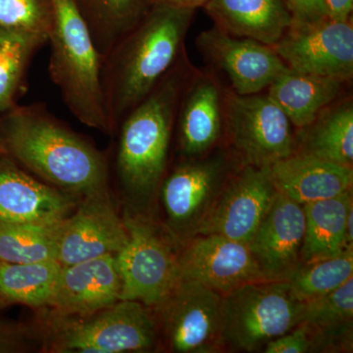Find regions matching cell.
Here are the masks:
<instances>
[{"mask_svg":"<svg viewBox=\"0 0 353 353\" xmlns=\"http://www.w3.org/2000/svg\"><path fill=\"white\" fill-rule=\"evenodd\" d=\"M0 143L21 167L72 196L108 190L105 154L43 102L17 104L0 115Z\"/></svg>","mask_w":353,"mask_h":353,"instance_id":"obj_1","label":"cell"},{"mask_svg":"<svg viewBox=\"0 0 353 353\" xmlns=\"http://www.w3.org/2000/svg\"><path fill=\"white\" fill-rule=\"evenodd\" d=\"M194 12V9L152 4L102 57V90L112 137L130 111L178 61Z\"/></svg>","mask_w":353,"mask_h":353,"instance_id":"obj_2","label":"cell"},{"mask_svg":"<svg viewBox=\"0 0 353 353\" xmlns=\"http://www.w3.org/2000/svg\"><path fill=\"white\" fill-rule=\"evenodd\" d=\"M194 72L183 51L157 87L118 127L116 170L121 185L134 199H150L164 180L179 105Z\"/></svg>","mask_w":353,"mask_h":353,"instance_id":"obj_3","label":"cell"},{"mask_svg":"<svg viewBox=\"0 0 353 353\" xmlns=\"http://www.w3.org/2000/svg\"><path fill=\"white\" fill-rule=\"evenodd\" d=\"M54 26L48 37V74L72 115L112 136L101 83L102 55L74 0H53Z\"/></svg>","mask_w":353,"mask_h":353,"instance_id":"obj_4","label":"cell"},{"mask_svg":"<svg viewBox=\"0 0 353 353\" xmlns=\"http://www.w3.org/2000/svg\"><path fill=\"white\" fill-rule=\"evenodd\" d=\"M303 303L296 301L289 281H259L223 296L224 347L254 352L299 326Z\"/></svg>","mask_w":353,"mask_h":353,"instance_id":"obj_5","label":"cell"},{"mask_svg":"<svg viewBox=\"0 0 353 353\" xmlns=\"http://www.w3.org/2000/svg\"><path fill=\"white\" fill-rule=\"evenodd\" d=\"M143 303L119 301L82 318L55 315L50 352L122 353L148 352L155 347L159 329Z\"/></svg>","mask_w":353,"mask_h":353,"instance_id":"obj_6","label":"cell"},{"mask_svg":"<svg viewBox=\"0 0 353 353\" xmlns=\"http://www.w3.org/2000/svg\"><path fill=\"white\" fill-rule=\"evenodd\" d=\"M128 241L116 254L122 290L120 301H134L155 308L175 287L179 252L168 231L145 216L126 210Z\"/></svg>","mask_w":353,"mask_h":353,"instance_id":"obj_7","label":"cell"},{"mask_svg":"<svg viewBox=\"0 0 353 353\" xmlns=\"http://www.w3.org/2000/svg\"><path fill=\"white\" fill-rule=\"evenodd\" d=\"M236 159L225 150L208 152L185 160L162 181L167 231L176 243L183 245L196 234L228 181L238 170Z\"/></svg>","mask_w":353,"mask_h":353,"instance_id":"obj_8","label":"cell"},{"mask_svg":"<svg viewBox=\"0 0 353 353\" xmlns=\"http://www.w3.org/2000/svg\"><path fill=\"white\" fill-rule=\"evenodd\" d=\"M224 128L241 165L271 167L296 152V136L284 111L268 94L224 88Z\"/></svg>","mask_w":353,"mask_h":353,"instance_id":"obj_9","label":"cell"},{"mask_svg":"<svg viewBox=\"0 0 353 353\" xmlns=\"http://www.w3.org/2000/svg\"><path fill=\"white\" fill-rule=\"evenodd\" d=\"M157 311L158 329L169 350L211 353L224 350L223 296L201 283L179 279Z\"/></svg>","mask_w":353,"mask_h":353,"instance_id":"obj_10","label":"cell"},{"mask_svg":"<svg viewBox=\"0 0 353 353\" xmlns=\"http://www.w3.org/2000/svg\"><path fill=\"white\" fill-rule=\"evenodd\" d=\"M273 48L285 66L294 71L330 77L343 83L352 79L353 27L350 19H292Z\"/></svg>","mask_w":353,"mask_h":353,"instance_id":"obj_11","label":"cell"},{"mask_svg":"<svg viewBox=\"0 0 353 353\" xmlns=\"http://www.w3.org/2000/svg\"><path fill=\"white\" fill-rule=\"evenodd\" d=\"M75 210L58 223L57 261L62 266L117 254L128 241L124 218L109 190L83 197Z\"/></svg>","mask_w":353,"mask_h":353,"instance_id":"obj_12","label":"cell"},{"mask_svg":"<svg viewBox=\"0 0 353 353\" xmlns=\"http://www.w3.org/2000/svg\"><path fill=\"white\" fill-rule=\"evenodd\" d=\"M277 192L270 167L241 165L228 181L194 236L219 234L250 243Z\"/></svg>","mask_w":353,"mask_h":353,"instance_id":"obj_13","label":"cell"},{"mask_svg":"<svg viewBox=\"0 0 353 353\" xmlns=\"http://www.w3.org/2000/svg\"><path fill=\"white\" fill-rule=\"evenodd\" d=\"M179 277L196 281L221 296L241 285L266 281L248 243L219 234H196L179 252Z\"/></svg>","mask_w":353,"mask_h":353,"instance_id":"obj_14","label":"cell"},{"mask_svg":"<svg viewBox=\"0 0 353 353\" xmlns=\"http://www.w3.org/2000/svg\"><path fill=\"white\" fill-rule=\"evenodd\" d=\"M305 231L303 204L277 192L250 243L266 281H290L301 268Z\"/></svg>","mask_w":353,"mask_h":353,"instance_id":"obj_15","label":"cell"},{"mask_svg":"<svg viewBox=\"0 0 353 353\" xmlns=\"http://www.w3.org/2000/svg\"><path fill=\"white\" fill-rule=\"evenodd\" d=\"M196 43L204 57L226 73L238 94H259L287 68L273 46L236 38L216 26L201 32Z\"/></svg>","mask_w":353,"mask_h":353,"instance_id":"obj_16","label":"cell"},{"mask_svg":"<svg viewBox=\"0 0 353 353\" xmlns=\"http://www.w3.org/2000/svg\"><path fill=\"white\" fill-rule=\"evenodd\" d=\"M77 199L28 173L6 153L0 154V221L57 224L75 210Z\"/></svg>","mask_w":353,"mask_h":353,"instance_id":"obj_17","label":"cell"},{"mask_svg":"<svg viewBox=\"0 0 353 353\" xmlns=\"http://www.w3.org/2000/svg\"><path fill=\"white\" fill-rule=\"evenodd\" d=\"M121 290L115 254L61 265L50 307L59 317H87L119 301Z\"/></svg>","mask_w":353,"mask_h":353,"instance_id":"obj_18","label":"cell"},{"mask_svg":"<svg viewBox=\"0 0 353 353\" xmlns=\"http://www.w3.org/2000/svg\"><path fill=\"white\" fill-rule=\"evenodd\" d=\"M176 125L185 159L203 157L214 148L224 129V88L213 74L194 72L183 90Z\"/></svg>","mask_w":353,"mask_h":353,"instance_id":"obj_19","label":"cell"},{"mask_svg":"<svg viewBox=\"0 0 353 353\" xmlns=\"http://www.w3.org/2000/svg\"><path fill=\"white\" fill-rule=\"evenodd\" d=\"M270 171L278 192L303 205L352 190V167L303 153L279 160Z\"/></svg>","mask_w":353,"mask_h":353,"instance_id":"obj_20","label":"cell"},{"mask_svg":"<svg viewBox=\"0 0 353 353\" xmlns=\"http://www.w3.org/2000/svg\"><path fill=\"white\" fill-rule=\"evenodd\" d=\"M203 7L222 31L271 46L292 20L285 0H208Z\"/></svg>","mask_w":353,"mask_h":353,"instance_id":"obj_21","label":"cell"},{"mask_svg":"<svg viewBox=\"0 0 353 353\" xmlns=\"http://www.w3.org/2000/svg\"><path fill=\"white\" fill-rule=\"evenodd\" d=\"M303 303L301 324L307 329L311 352H352L353 278Z\"/></svg>","mask_w":353,"mask_h":353,"instance_id":"obj_22","label":"cell"},{"mask_svg":"<svg viewBox=\"0 0 353 353\" xmlns=\"http://www.w3.org/2000/svg\"><path fill=\"white\" fill-rule=\"evenodd\" d=\"M338 79L299 73L285 68L269 85L267 94L280 106L292 126L307 127L341 94Z\"/></svg>","mask_w":353,"mask_h":353,"instance_id":"obj_23","label":"cell"},{"mask_svg":"<svg viewBox=\"0 0 353 353\" xmlns=\"http://www.w3.org/2000/svg\"><path fill=\"white\" fill-rule=\"evenodd\" d=\"M294 152L352 167V101L333 102L310 125L299 130Z\"/></svg>","mask_w":353,"mask_h":353,"instance_id":"obj_24","label":"cell"},{"mask_svg":"<svg viewBox=\"0 0 353 353\" xmlns=\"http://www.w3.org/2000/svg\"><path fill=\"white\" fill-rule=\"evenodd\" d=\"M353 208L352 190L303 204L305 231L301 264L338 255L345 250V223Z\"/></svg>","mask_w":353,"mask_h":353,"instance_id":"obj_25","label":"cell"},{"mask_svg":"<svg viewBox=\"0 0 353 353\" xmlns=\"http://www.w3.org/2000/svg\"><path fill=\"white\" fill-rule=\"evenodd\" d=\"M61 265L57 261L11 264L0 261V308L22 304L50 307Z\"/></svg>","mask_w":353,"mask_h":353,"instance_id":"obj_26","label":"cell"},{"mask_svg":"<svg viewBox=\"0 0 353 353\" xmlns=\"http://www.w3.org/2000/svg\"><path fill=\"white\" fill-rule=\"evenodd\" d=\"M103 57L150 7L148 0H74Z\"/></svg>","mask_w":353,"mask_h":353,"instance_id":"obj_27","label":"cell"},{"mask_svg":"<svg viewBox=\"0 0 353 353\" xmlns=\"http://www.w3.org/2000/svg\"><path fill=\"white\" fill-rule=\"evenodd\" d=\"M48 38L0 28V115L17 105L28 68Z\"/></svg>","mask_w":353,"mask_h":353,"instance_id":"obj_28","label":"cell"},{"mask_svg":"<svg viewBox=\"0 0 353 353\" xmlns=\"http://www.w3.org/2000/svg\"><path fill=\"white\" fill-rule=\"evenodd\" d=\"M57 224L0 221V261L11 264L57 261Z\"/></svg>","mask_w":353,"mask_h":353,"instance_id":"obj_29","label":"cell"},{"mask_svg":"<svg viewBox=\"0 0 353 353\" xmlns=\"http://www.w3.org/2000/svg\"><path fill=\"white\" fill-rule=\"evenodd\" d=\"M353 278V248L333 257L301 265L289 281L292 296L301 303L312 301L338 289Z\"/></svg>","mask_w":353,"mask_h":353,"instance_id":"obj_30","label":"cell"},{"mask_svg":"<svg viewBox=\"0 0 353 353\" xmlns=\"http://www.w3.org/2000/svg\"><path fill=\"white\" fill-rule=\"evenodd\" d=\"M53 0H0V28L50 37L54 26Z\"/></svg>","mask_w":353,"mask_h":353,"instance_id":"obj_31","label":"cell"},{"mask_svg":"<svg viewBox=\"0 0 353 353\" xmlns=\"http://www.w3.org/2000/svg\"><path fill=\"white\" fill-rule=\"evenodd\" d=\"M265 353H305L311 352V341L307 329L299 324L292 331L267 343Z\"/></svg>","mask_w":353,"mask_h":353,"instance_id":"obj_32","label":"cell"},{"mask_svg":"<svg viewBox=\"0 0 353 353\" xmlns=\"http://www.w3.org/2000/svg\"><path fill=\"white\" fill-rule=\"evenodd\" d=\"M292 19L314 21L326 17L324 0H285Z\"/></svg>","mask_w":353,"mask_h":353,"instance_id":"obj_33","label":"cell"},{"mask_svg":"<svg viewBox=\"0 0 353 353\" xmlns=\"http://www.w3.org/2000/svg\"><path fill=\"white\" fill-rule=\"evenodd\" d=\"M353 9V0H324L326 17L339 21L350 19Z\"/></svg>","mask_w":353,"mask_h":353,"instance_id":"obj_34","label":"cell"},{"mask_svg":"<svg viewBox=\"0 0 353 353\" xmlns=\"http://www.w3.org/2000/svg\"><path fill=\"white\" fill-rule=\"evenodd\" d=\"M150 6L152 4H165L182 8L196 9L197 7L203 6L208 0H148Z\"/></svg>","mask_w":353,"mask_h":353,"instance_id":"obj_35","label":"cell"},{"mask_svg":"<svg viewBox=\"0 0 353 353\" xmlns=\"http://www.w3.org/2000/svg\"><path fill=\"white\" fill-rule=\"evenodd\" d=\"M15 348V341L13 339H11L8 334L0 332V352H12Z\"/></svg>","mask_w":353,"mask_h":353,"instance_id":"obj_36","label":"cell"},{"mask_svg":"<svg viewBox=\"0 0 353 353\" xmlns=\"http://www.w3.org/2000/svg\"><path fill=\"white\" fill-rule=\"evenodd\" d=\"M2 153H6V150H4L3 146L0 143V154H2Z\"/></svg>","mask_w":353,"mask_h":353,"instance_id":"obj_37","label":"cell"}]
</instances>
